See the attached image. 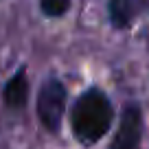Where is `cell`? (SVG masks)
I'll return each instance as SVG.
<instances>
[{
    "mask_svg": "<svg viewBox=\"0 0 149 149\" xmlns=\"http://www.w3.org/2000/svg\"><path fill=\"white\" fill-rule=\"evenodd\" d=\"M114 123V110L107 94L99 88H88L77 97L70 112V127L74 138L86 147L97 145Z\"/></svg>",
    "mask_w": 149,
    "mask_h": 149,
    "instance_id": "6da1fadb",
    "label": "cell"
},
{
    "mask_svg": "<svg viewBox=\"0 0 149 149\" xmlns=\"http://www.w3.org/2000/svg\"><path fill=\"white\" fill-rule=\"evenodd\" d=\"M66 110V88L59 79H48L40 88L37 94V118L42 123L44 130L51 134H57L61 127V118H64Z\"/></svg>",
    "mask_w": 149,
    "mask_h": 149,
    "instance_id": "7a4b0ae2",
    "label": "cell"
},
{
    "mask_svg": "<svg viewBox=\"0 0 149 149\" xmlns=\"http://www.w3.org/2000/svg\"><path fill=\"white\" fill-rule=\"evenodd\" d=\"M2 97H5L7 107H13V110L24 107L26 97H29V81H26V72H24V68H20L18 72L7 81Z\"/></svg>",
    "mask_w": 149,
    "mask_h": 149,
    "instance_id": "277c9868",
    "label": "cell"
},
{
    "mask_svg": "<svg viewBox=\"0 0 149 149\" xmlns=\"http://www.w3.org/2000/svg\"><path fill=\"white\" fill-rule=\"evenodd\" d=\"M70 7V0H42V11L51 18L64 15Z\"/></svg>",
    "mask_w": 149,
    "mask_h": 149,
    "instance_id": "8992f818",
    "label": "cell"
},
{
    "mask_svg": "<svg viewBox=\"0 0 149 149\" xmlns=\"http://www.w3.org/2000/svg\"><path fill=\"white\" fill-rule=\"evenodd\" d=\"M136 0H110V18L116 29H125L132 22Z\"/></svg>",
    "mask_w": 149,
    "mask_h": 149,
    "instance_id": "5b68a950",
    "label": "cell"
},
{
    "mask_svg": "<svg viewBox=\"0 0 149 149\" xmlns=\"http://www.w3.org/2000/svg\"><path fill=\"white\" fill-rule=\"evenodd\" d=\"M140 138H143V112L136 103H130L123 110L116 134L107 149H140Z\"/></svg>",
    "mask_w": 149,
    "mask_h": 149,
    "instance_id": "3957f363",
    "label": "cell"
}]
</instances>
